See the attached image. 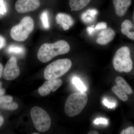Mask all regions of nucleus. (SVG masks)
Listing matches in <instances>:
<instances>
[{"instance_id":"nucleus-1","label":"nucleus","mask_w":134,"mask_h":134,"mask_svg":"<svg viewBox=\"0 0 134 134\" xmlns=\"http://www.w3.org/2000/svg\"><path fill=\"white\" fill-rule=\"evenodd\" d=\"M70 50L69 44L65 40H59L53 43H44L39 49L37 57L40 62L45 63L57 55L68 53Z\"/></svg>"},{"instance_id":"nucleus-2","label":"nucleus","mask_w":134,"mask_h":134,"mask_svg":"<svg viewBox=\"0 0 134 134\" xmlns=\"http://www.w3.org/2000/svg\"><path fill=\"white\" fill-rule=\"evenodd\" d=\"M88 100V96L85 92H80L70 94L65 103V114L71 117L78 115L83 110Z\"/></svg>"},{"instance_id":"nucleus-3","label":"nucleus","mask_w":134,"mask_h":134,"mask_svg":"<svg viewBox=\"0 0 134 134\" xmlns=\"http://www.w3.org/2000/svg\"><path fill=\"white\" fill-rule=\"evenodd\" d=\"M113 65L118 72L129 73L132 70L133 63L129 47L123 46L117 50L113 59Z\"/></svg>"},{"instance_id":"nucleus-4","label":"nucleus","mask_w":134,"mask_h":134,"mask_svg":"<svg viewBox=\"0 0 134 134\" xmlns=\"http://www.w3.org/2000/svg\"><path fill=\"white\" fill-rule=\"evenodd\" d=\"M72 66L68 59H60L48 65L44 70V77L46 80L58 79L66 73Z\"/></svg>"},{"instance_id":"nucleus-5","label":"nucleus","mask_w":134,"mask_h":134,"mask_svg":"<svg viewBox=\"0 0 134 134\" xmlns=\"http://www.w3.org/2000/svg\"><path fill=\"white\" fill-rule=\"evenodd\" d=\"M34 27V23L32 18L30 16L25 17L19 24L12 27L10 30V36L15 41H25L33 31Z\"/></svg>"},{"instance_id":"nucleus-6","label":"nucleus","mask_w":134,"mask_h":134,"mask_svg":"<svg viewBox=\"0 0 134 134\" xmlns=\"http://www.w3.org/2000/svg\"><path fill=\"white\" fill-rule=\"evenodd\" d=\"M32 119L36 129L40 132L48 131L51 126L50 116L43 108L34 107L31 111Z\"/></svg>"},{"instance_id":"nucleus-7","label":"nucleus","mask_w":134,"mask_h":134,"mask_svg":"<svg viewBox=\"0 0 134 134\" xmlns=\"http://www.w3.org/2000/svg\"><path fill=\"white\" fill-rule=\"evenodd\" d=\"M20 74V69L17 64L16 58H10L7 63L4 70L3 76L5 80L11 81L16 79Z\"/></svg>"},{"instance_id":"nucleus-8","label":"nucleus","mask_w":134,"mask_h":134,"mask_svg":"<svg viewBox=\"0 0 134 134\" xmlns=\"http://www.w3.org/2000/svg\"><path fill=\"white\" fill-rule=\"evenodd\" d=\"M40 5L39 0H18L15 8L18 13L24 14L36 10Z\"/></svg>"},{"instance_id":"nucleus-9","label":"nucleus","mask_w":134,"mask_h":134,"mask_svg":"<svg viewBox=\"0 0 134 134\" xmlns=\"http://www.w3.org/2000/svg\"><path fill=\"white\" fill-rule=\"evenodd\" d=\"M62 84V81L61 79H56L48 80L39 88L38 93L43 97L47 96L51 91L55 92L57 90Z\"/></svg>"},{"instance_id":"nucleus-10","label":"nucleus","mask_w":134,"mask_h":134,"mask_svg":"<svg viewBox=\"0 0 134 134\" xmlns=\"http://www.w3.org/2000/svg\"><path fill=\"white\" fill-rule=\"evenodd\" d=\"M115 36V32L113 30L107 28L99 33L96 42L99 44L105 45L112 41Z\"/></svg>"},{"instance_id":"nucleus-11","label":"nucleus","mask_w":134,"mask_h":134,"mask_svg":"<svg viewBox=\"0 0 134 134\" xmlns=\"http://www.w3.org/2000/svg\"><path fill=\"white\" fill-rule=\"evenodd\" d=\"M115 13L118 16H124L132 4V0H113Z\"/></svg>"},{"instance_id":"nucleus-12","label":"nucleus","mask_w":134,"mask_h":134,"mask_svg":"<svg viewBox=\"0 0 134 134\" xmlns=\"http://www.w3.org/2000/svg\"><path fill=\"white\" fill-rule=\"evenodd\" d=\"M57 24L59 25L64 30H68L74 24V21L69 15L64 13L58 14L55 17Z\"/></svg>"},{"instance_id":"nucleus-13","label":"nucleus","mask_w":134,"mask_h":134,"mask_svg":"<svg viewBox=\"0 0 134 134\" xmlns=\"http://www.w3.org/2000/svg\"><path fill=\"white\" fill-rule=\"evenodd\" d=\"M121 31L129 38L134 40V26L131 21L126 20L121 24Z\"/></svg>"},{"instance_id":"nucleus-14","label":"nucleus","mask_w":134,"mask_h":134,"mask_svg":"<svg viewBox=\"0 0 134 134\" xmlns=\"http://www.w3.org/2000/svg\"><path fill=\"white\" fill-rule=\"evenodd\" d=\"M91 0H69L70 8L74 11H79L85 7Z\"/></svg>"},{"instance_id":"nucleus-15","label":"nucleus","mask_w":134,"mask_h":134,"mask_svg":"<svg viewBox=\"0 0 134 134\" xmlns=\"http://www.w3.org/2000/svg\"><path fill=\"white\" fill-rule=\"evenodd\" d=\"M115 81L117 86L125 92V93L129 95L133 93L132 88L123 77L121 76L117 77Z\"/></svg>"},{"instance_id":"nucleus-16","label":"nucleus","mask_w":134,"mask_h":134,"mask_svg":"<svg viewBox=\"0 0 134 134\" xmlns=\"http://www.w3.org/2000/svg\"><path fill=\"white\" fill-rule=\"evenodd\" d=\"M112 91L114 94H115V95L122 101L125 102L128 99L127 93H125V92L117 85H115L112 88Z\"/></svg>"},{"instance_id":"nucleus-17","label":"nucleus","mask_w":134,"mask_h":134,"mask_svg":"<svg viewBox=\"0 0 134 134\" xmlns=\"http://www.w3.org/2000/svg\"><path fill=\"white\" fill-rule=\"evenodd\" d=\"M18 107V104L16 102L13 101L5 102L0 104V108L10 111H14L16 110Z\"/></svg>"},{"instance_id":"nucleus-18","label":"nucleus","mask_w":134,"mask_h":134,"mask_svg":"<svg viewBox=\"0 0 134 134\" xmlns=\"http://www.w3.org/2000/svg\"><path fill=\"white\" fill-rule=\"evenodd\" d=\"M72 83L79 91L82 92H85L87 90L86 86L81 80L78 77H73L72 79Z\"/></svg>"},{"instance_id":"nucleus-19","label":"nucleus","mask_w":134,"mask_h":134,"mask_svg":"<svg viewBox=\"0 0 134 134\" xmlns=\"http://www.w3.org/2000/svg\"><path fill=\"white\" fill-rule=\"evenodd\" d=\"M40 18L43 27L46 29H48L50 27L48 12L44 11L42 12L40 16Z\"/></svg>"},{"instance_id":"nucleus-20","label":"nucleus","mask_w":134,"mask_h":134,"mask_svg":"<svg viewBox=\"0 0 134 134\" xmlns=\"http://www.w3.org/2000/svg\"><path fill=\"white\" fill-rule=\"evenodd\" d=\"M82 19L84 23H92L95 20L96 18L93 17L91 15L89 10L83 14L81 16Z\"/></svg>"},{"instance_id":"nucleus-21","label":"nucleus","mask_w":134,"mask_h":134,"mask_svg":"<svg viewBox=\"0 0 134 134\" xmlns=\"http://www.w3.org/2000/svg\"><path fill=\"white\" fill-rule=\"evenodd\" d=\"M9 52L21 54L24 52V49L21 47L11 46L8 49Z\"/></svg>"},{"instance_id":"nucleus-22","label":"nucleus","mask_w":134,"mask_h":134,"mask_svg":"<svg viewBox=\"0 0 134 134\" xmlns=\"http://www.w3.org/2000/svg\"><path fill=\"white\" fill-rule=\"evenodd\" d=\"M93 123L95 125L103 124L104 125H107L108 124V120L105 118H97L93 121Z\"/></svg>"},{"instance_id":"nucleus-23","label":"nucleus","mask_w":134,"mask_h":134,"mask_svg":"<svg viewBox=\"0 0 134 134\" xmlns=\"http://www.w3.org/2000/svg\"><path fill=\"white\" fill-rule=\"evenodd\" d=\"M107 28V24L104 22H100V23H99L94 27L95 30L96 31L104 30V29H106Z\"/></svg>"},{"instance_id":"nucleus-24","label":"nucleus","mask_w":134,"mask_h":134,"mask_svg":"<svg viewBox=\"0 0 134 134\" xmlns=\"http://www.w3.org/2000/svg\"><path fill=\"white\" fill-rule=\"evenodd\" d=\"M103 103L104 105H105L106 107L108 108H111L113 109L116 106V103H111L109 102L107 99H104L103 100Z\"/></svg>"},{"instance_id":"nucleus-25","label":"nucleus","mask_w":134,"mask_h":134,"mask_svg":"<svg viewBox=\"0 0 134 134\" xmlns=\"http://www.w3.org/2000/svg\"><path fill=\"white\" fill-rule=\"evenodd\" d=\"M13 100L12 96H6L0 97V104L5 102H11Z\"/></svg>"},{"instance_id":"nucleus-26","label":"nucleus","mask_w":134,"mask_h":134,"mask_svg":"<svg viewBox=\"0 0 134 134\" xmlns=\"http://www.w3.org/2000/svg\"><path fill=\"white\" fill-rule=\"evenodd\" d=\"M121 134H134V127H130L122 130Z\"/></svg>"},{"instance_id":"nucleus-27","label":"nucleus","mask_w":134,"mask_h":134,"mask_svg":"<svg viewBox=\"0 0 134 134\" xmlns=\"http://www.w3.org/2000/svg\"><path fill=\"white\" fill-rule=\"evenodd\" d=\"M95 29L93 26H89L87 28V31L90 35H92L93 34V32L95 31Z\"/></svg>"},{"instance_id":"nucleus-28","label":"nucleus","mask_w":134,"mask_h":134,"mask_svg":"<svg viewBox=\"0 0 134 134\" xmlns=\"http://www.w3.org/2000/svg\"><path fill=\"white\" fill-rule=\"evenodd\" d=\"M5 40L2 37L0 36V49L2 48L5 45Z\"/></svg>"},{"instance_id":"nucleus-29","label":"nucleus","mask_w":134,"mask_h":134,"mask_svg":"<svg viewBox=\"0 0 134 134\" xmlns=\"http://www.w3.org/2000/svg\"><path fill=\"white\" fill-rule=\"evenodd\" d=\"M3 66L1 63H0V78L2 76L3 74Z\"/></svg>"},{"instance_id":"nucleus-30","label":"nucleus","mask_w":134,"mask_h":134,"mask_svg":"<svg viewBox=\"0 0 134 134\" xmlns=\"http://www.w3.org/2000/svg\"><path fill=\"white\" fill-rule=\"evenodd\" d=\"M5 92V91L4 89L0 88V97H2L4 95Z\"/></svg>"},{"instance_id":"nucleus-31","label":"nucleus","mask_w":134,"mask_h":134,"mask_svg":"<svg viewBox=\"0 0 134 134\" xmlns=\"http://www.w3.org/2000/svg\"><path fill=\"white\" fill-rule=\"evenodd\" d=\"M4 122V119L3 117L2 116H0V127L2 126Z\"/></svg>"},{"instance_id":"nucleus-32","label":"nucleus","mask_w":134,"mask_h":134,"mask_svg":"<svg viewBox=\"0 0 134 134\" xmlns=\"http://www.w3.org/2000/svg\"><path fill=\"white\" fill-rule=\"evenodd\" d=\"M88 134H99V133L98 132H97V131H96V130H92V131H90L88 133Z\"/></svg>"},{"instance_id":"nucleus-33","label":"nucleus","mask_w":134,"mask_h":134,"mask_svg":"<svg viewBox=\"0 0 134 134\" xmlns=\"http://www.w3.org/2000/svg\"><path fill=\"white\" fill-rule=\"evenodd\" d=\"M2 85V83L1 82H0V88H1Z\"/></svg>"},{"instance_id":"nucleus-34","label":"nucleus","mask_w":134,"mask_h":134,"mask_svg":"<svg viewBox=\"0 0 134 134\" xmlns=\"http://www.w3.org/2000/svg\"><path fill=\"white\" fill-rule=\"evenodd\" d=\"M39 133H33V134H38Z\"/></svg>"}]
</instances>
